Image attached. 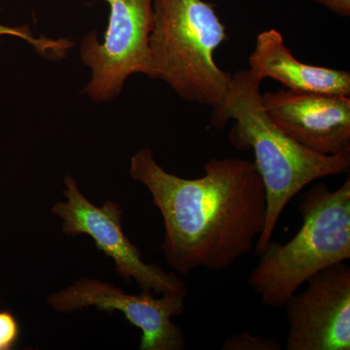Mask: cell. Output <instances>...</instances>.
<instances>
[{
	"instance_id": "obj_1",
	"label": "cell",
	"mask_w": 350,
	"mask_h": 350,
	"mask_svg": "<svg viewBox=\"0 0 350 350\" xmlns=\"http://www.w3.org/2000/svg\"><path fill=\"white\" fill-rule=\"evenodd\" d=\"M200 178L167 172L149 148L131 159L133 180L148 189L165 224L163 250L180 275L223 271L250 254L267 217L264 183L254 162L213 158Z\"/></svg>"
},
{
	"instance_id": "obj_2",
	"label": "cell",
	"mask_w": 350,
	"mask_h": 350,
	"mask_svg": "<svg viewBox=\"0 0 350 350\" xmlns=\"http://www.w3.org/2000/svg\"><path fill=\"white\" fill-rule=\"evenodd\" d=\"M262 82L250 69L237 71L224 107L211 116L217 129L232 120V144L238 150L254 153L267 199L266 223L255 245L257 254L271 243L280 215L295 196L312 182L349 174L350 169V152L320 155L288 137L265 109Z\"/></svg>"
},
{
	"instance_id": "obj_3",
	"label": "cell",
	"mask_w": 350,
	"mask_h": 350,
	"mask_svg": "<svg viewBox=\"0 0 350 350\" xmlns=\"http://www.w3.org/2000/svg\"><path fill=\"white\" fill-rule=\"evenodd\" d=\"M228 39L213 3L204 0H153L149 39L151 79L162 80L183 100L222 109L232 75L216 64Z\"/></svg>"
},
{
	"instance_id": "obj_4",
	"label": "cell",
	"mask_w": 350,
	"mask_h": 350,
	"mask_svg": "<svg viewBox=\"0 0 350 350\" xmlns=\"http://www.w3.org/2000/svg\"><path fill=\"white\" fill-rule=\"evenodd\" d=\"M301 229L288 243H269L250 276L262 305L284 306L312 275L350 259V178L331 191L317 183L298 206Z\"/></svg>"
},
{
	"instance_id": "obj_5",
	"label": "cell",
	"mask_w": 350,
	"mask_h": 350,
	"mask_svg": "<svg viewBox=\"0 0 350 350\" xmlns=\"http://www.w3.org/2000/svg\"><path fill=\"white\" fill-rule=\"evenodd\" d=\"M109 18L103 42L96 31L82 38L79 55L92 78L82 93L96 103L120 96L130 76L150 78L149 39L153 27V0H105Z\"/></svg>"
},
{
	"instance_id": "obj_6",
	"label": "cell",
	"mask_w": 350,
	"mask_h": 350,
	"mask_svg": "<svg viewBox=\"0 0 350 350\" xmlns=\"http://www.w3.org/2000/svg\"><path fill=\"white\" fill-rule=\"evenodd\" d=\"M68 202H57L52 213L63 219V231L68 236L88 234L98 250L115 262V269L124 280L131 278L144 292L187 294L185 284L172 273H167L142 260L140 251L124 234L121 206L107 200L96 206L82 194L72 176L64 178Z\"/></svg>"
},
{
	"instance_id": "obj_7",
	"label": "cell",
	"mask_w": 350,
	"mask_h": 350,
	"mask_svg": "<svg viewBox=\"0 0 350 350\" xmlns=\"http://www.w3.org/2000/svg\"><path fill=\"white\" fill-rule=\"evenodd\" d=\"M186 295L167 293L156 299L149 292L128 294L114 285L82 278L50 295L48 303L57 312L91 306L103 312L119 310L142 331L140 350H182L186 347L185 337L172 319L184 312Z\"/></svg>"
},
{
	"instance_id": "obj_8",
	"label": "cell",
	"mask_w": 350,
	"mask_h": 350,
	"mask_svg": "<svg viewBox=\"0 0 350 350\" xmlns=\"http://www.w3.org/2000/svg\"><path fill=\"white\" fill-rule=\"evenodd\" d=\"M305 290L288 299L287 350L350 349V267L315 273Z\"/></svg>"
},
{
	"instance_id": "obj_9",
	"label": "cell",
	"mask_w": 350,
	"mask_h": 350,
	"mask_svg": "<svg viewBox=\"0 0 350 350\" xmlns=\"http://www.w3.org/2000/svg\"><path fill=\"white\" fill-rule=\"evenodd\" d=\"M262 101L276 125L308 150L350 152V96L286 89L262 94Z\"/></svg>"
},
{
	"instance_id": "obj_10",
	"label": "cell",
	"mask_w": 350,
	"mask_h": 350,
	"mask_svg": "<svg viewBox=\"0 0 350 350\" xmlns=\"http://www.w3.org/2000/svg\"><path fill=\"white\" fill-rule=\"evenodd\" d=\"M250 70L260 79L282 83L287 90L350 96L349 71L301 63L276 29L260 32L250 57Z\"/></svg>"
},
{
	"instance_id": "obj_11",
	"label": "cell",
	"mask_w": 350,
	"mask_h": 350,
	"mask_svg": "<svg viewBox=\"0 0 350 350\" xmlns=\"http://www.w3.org/2000/svg\"><path fill=\"white\" fill-rule=\"evenodd\" d=\"M221 349L223 350H280L282 345L273 338L253 336L250 332L231 335L225 338Z\"/></svg>"
},
{
	"instance_id": "obj_12",
	"label": "cell",
	"mask_w": 350,
	"mask_h": 350,
	"mask_svg": "<svg viewBox=\"0 0 350 350\" xmlns=\"http://www.w3.org/2000/svg\"><path fill=\"white\" fill-rule=\"evenodd\" d=\"M20 336V326L12 313L0 312V350L12 349Z\"/></svg>"
},
{
	"instance_id": "obj_13",
	"label": "cell",
	"mask_w": 350,
	"mask_h": 350,
	"mask_svg": "<svg viewBox=\"0 0 350 350\" xmlns=\"http://www.w3.org/2000/svg\"><path fill=\"white\" fill-rule=\"evenodd\" d=\"M314 1L342 17L349 18L350 16V0H314Z\"/></svg>"
},
{
	"instance_id": "obj_14",
	"label": "cell",
	"mask_w": 350,
	"mask_h": 350,
	"mask_svg": "<svg viewBox=\"0 0 350 350\" xmlns=\"http://www.w3.org/2000/svg\"><path fill=\"white\" fill-rule=\"evenodd\" d=\"M27 27H9L5 25H0V40H1L2 36H6V34H13V36H20V38H27ZM1 42V41H0Z\"/></svg>"
}]
</instances>
